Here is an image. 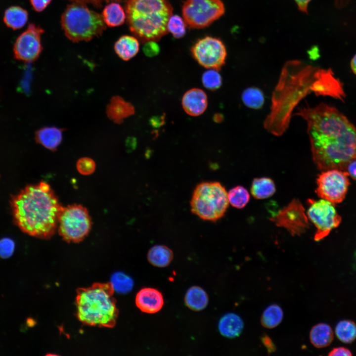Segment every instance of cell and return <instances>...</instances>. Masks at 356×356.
Listing matches in <instances>:
<instances>
[{
    "label": "cell",
    "instance_id": "obj_1",
    "mask_svg": "<svg viewBox=\"0 0 356 356\" xmlns=\"http://www.w3.org/2000/svg\"><path fill=\"white\" fill-rule=\"evenodd\" d=\"M308 124L312 159L320 170L344 171L356 159V127L337 108L325 103L300 109Z\"/></svg>",
    "mask_w": 356,
    "mask_h": 356
},
{
    "label": "cell",
    "instance_id": "obj_2",
    "mask_svg": "<svg viewBox=\"0 0 356 356\" xmlns=\"http://www.w3.org/2000/svg\"><path fill=\"white\" fill-rule=\"evenodd\" d=\"M10 203L15 224L23 232L46 239L54 234L63 207L48 183L26 186Z\"/></svg>",
    "mask_w": 356,
    "mask_h": 356
},
{
    "label": "cell",
    "instance_id": "obj_3",
    "mask_svg": "<svg viewBox=\"0 0 356 356\" xmlns=\"http://www.w3.org/2000/svg\"><path fill=\"white\" fill-rule=\"evenodd\" d=\"M317 69L299 60L284 64L272 94L270 111L264 122L268 132L276 136L284 133L294 108L312 92Z\"/></svg>",
    "mask_w": 356,
    "mask_h": 356
},
{
    "label": "cell",
    "instance_id": "obj_4",
    "mask_svg": "<svg viewBox=\"0 0 356 356\" xmlns=\"http://www.w3.org/2000/svg\"><path fill=\"white\" fill-rule=\"evenodd\" d=\"M125 10L130 31L141 42H158L168 33L173 11L168 0H126Z\"/></svg>",
    "mask_w": 356,
    "mask_h": 356
},
{
    "label": "cell",
    "instance_id": "obj_5",
    "mask_svg": "<svg viewBox=\"0 0 356 356\" xmlns=\"http://www.w3.org/2000/svg\"><path fill=\"white\" fill-rule=\"evenodd\" d=\"M110 282L95 283L77 290L76 315L83 324L112 328L118 316Z\"/></svg>",
    "mask_w": 356,
    "mask_h": 356
},
{
    "label": "cell",
    "instance_id": "obj_6",
    "mask_svg": "<svg viewBox=\"0 0 356 356\" xmlns=\"http://www.w3.org/2000/svg\"><path fill=\"white\" fill-rule=\"evenodd\" d=\"M61 24L65 36L74 43L98 37L106 29L101 15L85 3L75 2L67 5L62 14Z\"/></svg>",
    "mask_w": 356,
    "mask_h": 356
},
{
    "label": "cell",
    "instance_id": "obj_7",
    "mask_svg": "<svg viewBox=\"0 0 356 356\" xmlns=\"http://www.w3.org/2000/svg\"><path fill=\"white\" fill-rule=\"evenodd\" d=\"M190 204L193 214L203 220L216 222L228 207L227 192L218 181L202 182L194 189Z\"/></svg>",
    "mask_w": 356,
    "mask_h": 356
},
{
    "label": "cell",
    "instance_id": "obj_8",
    "mask_svg": "<svg viewBox=\"0 0 356 356\" xmlns=\"http://www.w3.org/2000/svg\"><path fill=\"white\" fill-rule=\"evenodd\" d=\"M92 222L88 210L81 205L63 207L58 220V232L67 242L82 241L89 234Z\"/></svg>",
    "mask_w": 356,
    "mask_h": 356
},
{
    "label": "cell",
    "instance_id": "obj_9",
    "mask_svg": "<svg viewBox=\"0 0 356 356\" xmlns=\"http://www.w3.org/2000/svg\"><path fill=\"white\" fill-rule=\"evenodd\" d=\"M221 0H186L182 7L183 19L193 29L207 27L224 13Z\"/></svg>",
    "mask_w": 356,
    "mask_h": 356
},
{
    "label": "cell",
    "instance_id": "obj_10",
    "mask_svg": "<svg viewBox=\"0 0 356 356\" xmlns=\"http://www.w3.org/2000/svg\"><path fill=\"white\" fill-rule=\"evenodd\" d=\"M309 202L310 207L307 215L316 228L314 239L319 241L327 236L332 229L338 226L341 217L333 204L328 201L323 199L317 201L309 199Z\"/></svg>",
    "mask_w": 356,
    "mask_h": 356
},
{
    "label": "cell",
    "instance_id": "obj_11",
    "mask_svg": "<svg viewBox=\"0 0 356 356\" xmlns=\"http://www.w3.org/2000/svg\"><path fill=\"white\" fill-rule=\"evenodd\" d=\"M348 177L346 172L338 169L323 171L316 179V194L333 204L341 203L345 199L350 185Z\"/></svg>",
    "mask_w": 356,
    "mask_h": 356
},
{
    "label": "cell",
    "instance_id": "obj_12",
    "mask_svg": "<svg viewBox=\"0 0 356 356\" xmlns=\"http://www.w3.org/2000/svg\"><path fill=\"white\" fill-rule=\"evenodd\" d=\"M191 52L201 66L217 70L224 64L227 54L222 42L211 36H206L197 40L191 47Z\"/></svg>",
    "mask_w": 356,
    "mask_h": 356
},
{
    "label": "cell",
    "instance_id": "obj_13",
    "mask_svg": "<svg viewBox=\"0 0 356 356\" xmlns=\"http://www.w3.org/2000/svg\"><path fill=\"white\" fill-rule=\"evenodd\" d=\"M44 30L39 26L30 23L26 31L17 39L14 45L15 57L20 60L31 62L36 60L41 53V35Z\"/></svg>",
    "mask_w": 356,
    "mask_h": 356
},
{
    "label": "cell",
    "instance_id": "obj_14",
    "mask_svg": "<svg viewBox=\"0 0 356 356\" xmlns=\"http://www.w3.org/2000/svg\"><path fill=\"white\" fill-rule=\"evenodd\" d=\"M274 221L277 225L286 228L293 235L303 232L308 225L304 209L297 200H294L281 209L274 218Z\"/></svg>",
    "mask_w": 356,
    "mask_h": 356
},
{
    "label": "cell",
    "instance_id": "obj_15",
    "mask_svg": "<svg viewBox=\"0 0 356 356\" xmlns=\"http://www.w3.org/2000/svg\"><path fill=\"white\" fill-rule=\"evenodd\" d=\"M312 92L316 95L329 96L342 101L346 96L342 83L335 77L330 69L317 68Z\"/></svg>",
    "mask_w": 356,
    "mask_h": 356
},
{
    "label": "cell",
    "instance_id": "obj_16",
    "mask_svg": "<svg viewBox=\"0 0 356 356\" xmlns=\"http://www.w3.org/2000/svg\"><path fill=\"white\" fill-rule=\"evenodd\" d=\"M137 307L142 312L154 313L159 312L164 305V299L158 290L150 287L142 288L137 293L135 299Z\"/></svg>",
    "mask_w": 356,
    "mask_h": 356
},
{
    "label": "cell",
    "instance_id": "obj_17",
    "mask_svg": "<svg viewBox=\"0 0 356 356\" xmlns=\"http://www.w3.org/2000/svg\"><path fill=\"white\" fill-rule=\"evenodd\" d=\"M181 104L187 114L194 117L198 116L202 114L207 109V94L200 89H191L183 94Z\"/></svg>",
    "mask_w": 356,
    "mask_h": 356
},
{
    "label": "cell",
    "instance_id": "obj_18",
    "mask_svg": "<svg viewBox=\"0 0 356 356\" xmlns=\"http://www.w3.org/2000/svg\"><path fill=\"white\" fill-rule=\"evenodd\" d=\"M134 106L119 96H113L106 107L107 117L114 123L120 124L134 113Z\"/></svg>",
    "mask_w": 356,
    "mask_h": 356
},
{
    "label": "cell",
    "instance_id": "obj_19",
    "mask_svg": "<svg viewBox=\"0 0 356 356\" xmlns=\"http://www.w3.org/2000/svg\"><path fill=\"white\" fill-rule=\"evenodd\" d=\"M63 130L55 127H45L35 134L36 141L50 150H55L62 140Z\"/></svg>",
    "mask_w": 356,
    "mask_h": 356
},
{
    "label": "cell",
    "instance_id": "obj_20",
    "mask_svg": "<svg viewBox=\"0 0 356 356\" xmlns=\"http://www.w3.org/2000/svg\"><path fill=\"white\" fill-rule=\"evenodd\" d=\"M244 327L242 318L234 313H227L220 319L218 328L220 333L228 338L236 337L241 333Z\"/></svg>",
    "mask_w": 356,
    "mask_h": 356
},
{
    "label": "cell",
    "instance_id": "obj_21",
    "mask_svg": "<svg viewBox=\"0 0 356 356\" xmlns=\"http://www.w3.org/2000/svg\"><path fill=\"white\" fill-rule=\"evenodd\" d=\"M139 44L135 37L125 35L121 37L114 44V50L122 60L128 61L138 53Z\"/></svg>",
    "mask_w": 356,
    "mask_h": 356
},
{
    "label": "cell",
    "instance_id": "obj_22",
    "mask_svg": "<svg viewBox=\"0 0 356 356\" xmlns=\"http://www.w3.org/2000/svg\"><path fill=\"white\" fill-rule=\"evenodd\" d=\"M310 339L315 347L321 348L331 343L334 339V334L328 324L321 323L312 327L310 333Z\"/></svg>",
    "mask_w": 356,
    "mask_h": 356
},
{
    "label": "cell",
    "instance_id": "obj_23",
    "mask_svg": "<svg viewBox=\"0 0 356 356\" xmlns=\"http://www.w3.org/2000/svg\"><path fill=\"white\" fill-rule=\"evenodd\" d=\"M173 252L167 246L157 245L152 246L148 251L147 259L152 265L164 267L168 266L173 259Z\"/></svg>",
    "mask_w": 356,
    "mask_h": 356
},
{
    "label": "cell",
    "instance_id": "obj_24",
    "mask_svg": "<svg viewBox=\"0 0 356 356\" xmlns=\"http://www.w3.org/2000/svg\"><path fill=\"white\" fill-rule=\"evenodd\" d=\"M184 302L189 309L194 311H200L207 307L209 298L207 293L202 288L194 286L187 291Z\"/></svg>",
    "mask_w": 356,
    "mask_h": 356
},
{
    "label": "cell",
    "instance_id": "obj_25",
    "mask_svg": "<svg viewBox=\"0 0 356 356\" xmlns=\"http://www.w3.org/2000/svg\"><path fill=\"white\" fill-rule=\"evenodd\" d=\"M101 15L105 24L110 27L123 25L126 18L125 10L120 4L114 2L104 7Z\"/></svg>",
    "mask_w": 356,
    "mask_h": 356
},
{
    "label": "cell",
    "instance_id": "obj_26",
    "mask_svg": "<svg viewBox=\"0 0 356 356\" xmlns=\"http://www.w3.org/2000/svg\"><path fill=\"white\" fill-rule=\"evenodd\" d=\"M28 18L27 11L19 6H11L4 13L3 20L5 24L14 30L21 28Z\"/></svg>",
    "mask_w": 356,
    "mask_h": 356
},
{
    "label": "cell",
    "instance_id": "obj_27",
    "mask_svg": "<svg viewBox=\"0 0 356 356\" xmlns=\"http://www.w3.org/2000/svg\"><path fill=\"white\" fill-rule=\"evenodd\" d=\"M273 181L268 178H254L252 184L251 192L257 199H263L271 196L275 192Z\"/></svg>",
    "mask_w": 356,
    "mask_h": 356
},
{
    "label": "cell",
    "instance_id": "obj_28",
    "mask_svg": "<svg viewBox=\"0 0 356 356\" xmlns=\"http://www.w3.org/2000/svg\"><path fill=\"white\" fill-rule=\"evenodd\" d=\"M283 312L280 306L272 304L264 311L261 317L262 325L267 328H273L281 322Z\"/></svg>",
    "mask_w": 356,
    "mask_h": 356
},
{
    "label": "cell",
    "instance_id": "obj_29",
    "mask_svg": "<svg viewBox=\"0 0 356 356\" xmlns=\"http://www.w3.org/2000/svg\"><path fill=\"white\" fill-rule=\"evenodd\" d=\"M335 332L341 342L351 343L356 339V324L349 320H341L337 323Z\"/></svg>",
    "mask_w": 356,
    "mask_h": 356
},
{
    "label": "cell",
    "instance_id": "obj_30",
    "mask_svg": "<svg viewBox=\"0 0 356 356\" xmlns=\"http://www.w3.org/2000/svg\"><path fill=\"white\" fill-rule=\"evenodd\" d=\"M242 100L248 107L258 109L261 108L265 102L263 92L258 88L250 87L245 89L242 94Z\"/></svg>",
    "mask_w": 356,
    "mask_h": 356
},
{
    "label": "cell",
    "instance_id": "obj_31",
    "mask_svg": "<svg viewBox=\"0 0 356 356\" xmlns=\"http://www.w3.org/2000/svg\"><path fill=\"white\" fill-rule=\"evenodd\" d=\"M229 203L233 207L242 209L249 202L250 194L247 190L242 186H237L227 193Z\"/></svg>",
    "mask_w": 356,
    "mask_h": 356
},
{
    "label": "cell",
    "instance_id": "obj_32",
    "mask_svg": "<svg viewBox=\"0 0 356 356\" xmlns=\"http://www.w3.org/2000/svg\"><path fill=\"white\" fill-rule=\"evenodd\" d=\"M110 283L114 290L121 293L130 292L134 286L133 279L122 272H118L113 274L111 277Z\"/></svg>",
    "mask_w": 356,
    "mask_h": 356
},
{
    "label": "cell",
    "instance_id": "obj_33",
    "mask_svg": "<svg viewBox=\"0 0 356 356\" xmlns=\"http://www.w3.org/2000/svg\"><path fill=\"white\" fill-rule=\"evenodd\" d=\"M187 24L183 18L178 15H172L168 22L167 29L174 37L179 39L186 33Z\"/></svg>",
    "mask_w": 356,
    "mask_h": 356
},
{
    "label": "cell",
    "instance_id": "obj_34",
    "mask_svg": "<svg viewBox=\"0 0 356 356\" xmlns=\"http://www.w3.org/2000/svg\"><path fill=\"white\" fill-rule=\"evenodd\" d=\"M202 82L206 89L214 90L221 87L222 84V79L218 70L209 69L208 70L203 74Z\"/></svg>",
    "mask_w": 356,
    "mask_h": 356
},
{
    "label": "cell",
    "instance_id": "obj_35",
    "mask_svg": "<svg viewBox=\"0 0 356 356\" xmlns=\"http://www.w3.org/2000/svg\"><path fill=\"white\" fill-rule=\"evenodd\" d=\"M78 172L84 175L92 174L95 168L94 161L91 158L84 157L78 160L76 164Z\"/></svg>",
    "mask_w": 356,
    "mask_h": 356
},
{
    "label": "cell",
    "instance_id": "obj_36",
    "mask_svg": "<svg viewBox=\"0 0 356 356\" xmlns=\"http://www.w3.org/2000/svg\"><path fill=\"white\" fill-rule=\"evenodd\" d=\"M15 249L14 241L9 238H3L0 240V257L8 259L12 256Z\"/></svg>",
    "mask_w": 356,
    "mask_h": 356
},
{
    "label": "cell",
    "instance_id": "obj_37",
    "mask_svg": "<svg viewBox=\"0 0 356 356\" xmlns=\"http://www.w3.org/2000/svg\"><path fill=\"white\" fill-rule=\"evenodd\" d=\"M143 51L146 56L152 57L159 54L160 47L156 41H147L144 43Z\"/></svg>",
    "mask_w": 356,
    "mask_h": 356
},
{
    "label": "cell",
    "instance_id": "obj_38",
    "mask_svg": "<svg viewBox=\"0 0 356 356\" xmlns=\"http://www.w3.org/2000/svg\"><path fill=\"white\" fill-rule=\"evenodd\" d=\"M263 344L267 348L268 354H270L276 350V347L271 338L266 334H264L261 338Z\"/></svg>",
    "mask_w": 356,
    "mask_h": 356
},
{
    "label": "cell",
    "instance_id": "obj_39",
    "mask_svg": "<svg viewBox=\"0 0 356 356\" xmlns=\"http://www.w3.org/2000/svg\"><path fill=\"white\" fill-rule=\"evenodd\" d=\"M52 0H30L31 5L35 11L41 12L50 3Z\"/></svg>",
    "mask_w": 356,
    "mask_h": 356
},
{
    "label": "cell",
    "instance_id": "obj_40",
    "mask_svg": "<svg viewBox=\"0 0 356 356\" xmlns=\"http://www.w3.org/2000/svg\"><path fill=\"white\" fill-rule=\"evenodd\" d=\"M329 356H352L351 352L345 347H340L332 349L328 355Z\"/></svg>",
    "mask_w": 356,
    "mask_h": 356
},
{
    "label": "cell",
    "instance_id": "obj_41",
    "mask_svg": "<svg viewBox=\"0 0 356 356\" xmlns=\"http://www.w3.org/2000/svg\"><path fill=\"white\" fill-rule=\"evenodd\" d=\"M348 176L356 180V159L351 161L347 165L345 170Z\"/></svg>",
    "mask_w": 356,
    "mask_h": 356
},
{
    "label": "cell",
    "instance_id": "obj_42",
    "mask_svg": "<svg viewBox=\"0 0 356 356\" xmlns=\"http://www.w3.org/2000/svg\"><path fill=\"white\" fill-rule=\"evenodd\" d=\"M150 123L153 127H160L164 123V117L163 116H154L150 119Z\"/></svg>",
    "mask_w": 356,
    "mask_h": 356
},
{
    "label": "cell",
    "instance_id": "obj_43",
    "mask_svg": "<svg viewBox=\"0 0 356 356\" xmlns=\"http://www.w3.org/2000/svg\"><path fill=\"white\" fill-rule=\"evenodd\" d=\"M299 9L304 13H308V4L311 0H294Z\"/></svg>",
    "mask_w": 356,
    "mask_h": 356
},
{
    "label": "cell",
    "instance_id": "obj_44",
    "mask_svg": "<svg viewBox=\"0 0 356 356\" xmlns=\"http://www.w3.org/2000/svg\"><path fill=\"white\" fill-rule=\"evenodd\" d=\"M73 2L83 3H90L96 8H100L103 0H69Z\"/></svg>",
    "mask_w": 356,
    "mask_h": 356
},
{
    "label": "cell",
    "instance_id": "obj_45",
    "mask_svg": "<svg viewBox=\"0 0 356 356\" xmlns=\"http://www.w3.org/2000/svg\"><path fill=\"white\" fill-rule=\"evenodd\" d=\"M126 144L129 148H134L136 144L135 138L134 137H128L126 140Z\"/></svg>",
    "mask_w": 356,
    "mask_h": 356
},
{
    "label": "cell",
    "instance_id": "obj_46",
    "mask_svg": "<svg viewBox=\"0 0 356 356\" xmlns=\"http://www.w3.org/2000/svg\"><path fill=\"white\" fill-rule=\"evenodd\" d=\"M350 66L353 73L356 75V54L351 61Z\"/></svg>",
    "mask_w": 356,
    "mask_h": 356
},
{
    "label": "cell",
    "instance_id": "obj_47",
    "mask_svg": "<svg viewBox=\"0 0 356 356\" xmlns=\"http://www.w3.org/2000/svg\"><path fill=\"white\" fill-rule=\"evenodd\" d=\"M107 2L110 3V2H119L121 1V0H105Z\"/></svg>",
    "mask_w": 356,
    "mask_h": 356
}]
</instances>
